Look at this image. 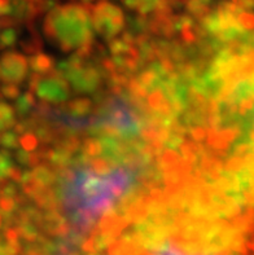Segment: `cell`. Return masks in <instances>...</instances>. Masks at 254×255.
Wrapping results in <instances>:
<instances>
[{
  "mask_svg": "<svg viewBox=\"0 0 254 255\" xmlns=\"http://www.w3.org/2000/svg\"><path fill=\"white\" fill-rule=\"evenodd\" d=\"M138 172L127 165H79L64 175L58 200L71 227L86 232L131 192Z\"/></svg>",
  "mask_w": 254,
  "mask_h": 255,
  "instance_id": "cell-1",
  "label": "cell"
},
{
  "mask_svg": "<svg viewBox=\"0 0 254 255\" xmlns=\"http://www.w3.org/2000/svg\"><path fill=\"white\" fill-rule=\"evenodd\" d=\"M153 255H199V254H193V253L186 252V250L179 248V246L165 245V246H161L160 249L156 250V252L153 253Z\"/></svg>",
  "mask_w": 254,
  "mask_h": 255,
  "instance_id": "cell-3",
  "label": "cell"
},
{
  "mask_svg": "<svg viewBox=\"0 0 254 255\" xmlns=\"http://www.w3.org/2000/svg\"><path fill=\"white\" fill-rule=\"evenodd\" d=\"M100 123L119 133H134L138 127V117L122 101H113L100 116Z\"/></svg>",
  "mask_w": 254,
  "mask_h": 255,
  "instance_id": "cell-2",
  "label": "cell"
}]
</instances>
